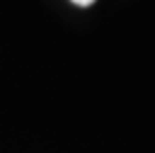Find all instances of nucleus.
Segmentation results:
<instances>
[{
    "mask_svg": "<svg viewBox=\"0 0 155 153\" xmlns=\"http://www.w3.org/2000/svg\"><path fill=\"white\" fill-rule=\"evenodd\" d=\"M76 6H90V4H94L96 0H72Z\"/></svg>",
    "mask_w": 155,
    "mask_h": 153,
    "instance_id": "obj_1",
    "label": "nucleus"
}]
</instances>
